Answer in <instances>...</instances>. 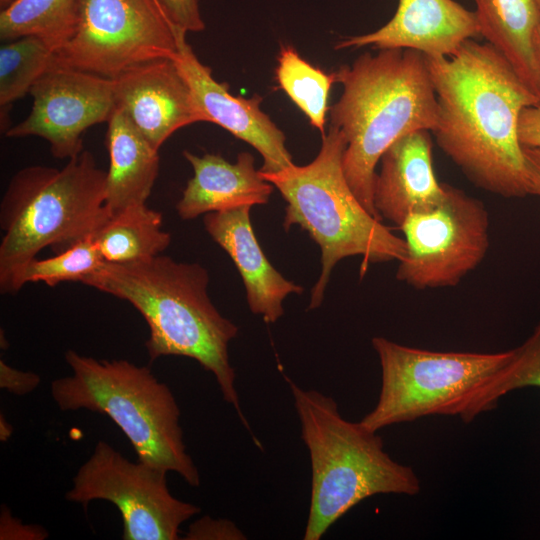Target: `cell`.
<instances>
[{
    "instance_id": "9a60e30c",
    "label": "cell",
    "mask_w": 540,
    "mask_h": 540,
    "mask_svg": "<svg viewBox=\"0 0 540 540\" xmlns=\"http://www.w3.org/2000/svg\"><path fill=\"white\" fill-rule=\"evenodd\" d=\"M479 36L476 14L454 0H399L394 16L374 32L348 37L335 49L372 46L411 49L431 57L453 55Z\"/></svg>"
},
{
    "instance_id": "1f68e13d",
    "label": "cell",
    "mask_w": 540,
    "mask_h": 540,
    "mask_svg": "<svg viewBox=\"0 0 540 540\" xmlns=\"http://www.w3.org/2000/svg\"><path fill=\"white\" fill-rule=\"evenodd\" d=\"M530 195L540 196V149L522 146Z\"/></svg>"
},
{
    "instance_id": "5b68a950",
    "label": "cell",
    "mask_w": 540,
    "mask_h": 540,
    "mask_svg": "<svg viewBox=\"0 0 540 540\" xmlns=\"http://www.w3.org/2000/svg\"><path fill=\"white\" fill-rule=\"evenodd\" d=\"M310 457L312 482L304 540H319L350 509L379 494L414 496L415 471L393 460L377 432L345 419L336 401L288 380Z\"/></svg>"
},
{
    "instance_id": "7402d4cb",
    "label": "cell",
    "mask_w": 540,
    "mask_h": 540,
    "mask_svg": "<svg viewBox=\"0 0 540 540\" xmlns=\"http://www.w3.org/2000/svg\"><path fill=\"white\" fill-rule=\"evenodd\" d=\"M77 6L78 0H17L1 10L0 38L7 42L39 36L60 48L74 32Z\"/></svg>"
},
{
    "instance_id": "277c9868",
    "label": "cell",
    "mask_w": 540,
    "mask_h": 540,
    "mask_svg": "<svg viewBox=\"0 0 540 540\" xmlns=\"http://www.w3.org/2000/svg\"><path fill=\"white\" fill-rule=\"evenodd\" d=\"M106 175L87 150L61 169L33 165L14 174L0 204L1 294L18 293L21 270L42 249L62 252L105 224Z\"/></svg>"
},
{
    "instance_id": "e575fe53",
    "label": "cell",
    "mask_w": 540,
    "mask_h": 540,
    "mask_svg": "<svg viewBox=\"0 0 540 540\" xmlns=\"http://www.w3.org/2000/svg\"><path fill=\"white\" fill-rule=\"evenodd\" d=\"M17 0H0V7L1 10H5L9 6H11L13 3H15Z\"/></svg>"
},
{
    "instance_id": "f1b7e54d",
    "label": "cell",
    "mask_w": 540,
    "mask_h": 540,
    "mask_svg": "<svg viewBox=\"0 0 540 540\" xmlns=\"http://www.w3.org/2000/svg\"><path fill=\"white\" fill-rule=\"evenodd\" d=\"M48 537L45 528L37 525H25L12 516L10 510L1 506L0 539L43 540Z\"/></svg>"
},
{
    "instance_id": "836d02e7",
    "label": "cell",
    "mask_w": 540,
    "mask_h": 540,
    "mask_svg": "<svg viewBox=\"0 0 540 540\" xmlns=\"http://www.w3.org/2000/svg\"><path fill=\"white\" fill-rule=\"evenodd\" d=\"M540 8V0H537ZM534 51H535V59L537 63V68L540 75V23L536 32L535 36V42H534Z\"/></svg>"
},
{
    "instance_id": "83f0119b",
    "label": "cell",
    "mask_w": 540,
    "mask_h": 540,
    "mask_svg": "<svg viewBox=\"0 0 540 540\" xmlns=\"http://www.w3.org/2000/svg\"><path fill=\"white\" fill-rule=\"evenodd\" d=\"M246 536L230 520L204 516L189 526L184 539L188 540H243Z\"/></svg>"
},
{
    "instance_id": "30bf717a",
    "label": "cell",
    "mask_w": 540,
    "mask_h": 540,
    "mask_svg": "<svg viewBox=\"0 0 540 540\" xmlns=\"http://www.w3.org/2000/svg\"><path fill=\"white\" fill-rule=\"evenodd\" d=\"M167 473L139 460L131 462L99 440L65 497L85 509L93 500L114 504L122 517L124 540H177L181 525L200 508L170 493Z\"/></svg>"
},
{
    "instance_id": "ac0fdd59",
    "label": "cell",
    "mask_w": 540,
    "mask_h": 540,
    "mask_svg": "<svg viewBox=\"0 0 540 540\" xmlns=\"http://www.w3.org/2000/svg\"><path fill=\"white\" fill-rule=\"evenodd\" d=\"M194 175L187 182L176 205L184 220L210 212L266 204L274 186L256 170L254 157L241 152L235 163L215 154L195 155L183 152Z\"/></svg>"
},
{
    "instance_id": "603a6c76",
    "label": "cell",
    "mask_w": 540,
    "mask_h": 540,
    "mask_svg": "<svg viewBox=\"0 0 540 540\" xmlns=\"http://www.w3.org/2000/svg\"><path fill=\"white\" fill-rule=\"evenodd\" d=\"M276 80L295 105L307 116L310 124L325 134L328 96L335 72L325 73L299 56L290 46H282L276 67Z\"/></svg>"
},
{
    "instance_id": "d4e9b609",
    "label": "cell",
    "mask_w": 540,
    "mask_h": 540,
    "mask_svg": "<svg viewBox=\"0 0 540 540\" xmlns=\"http://www.w3.org/2000/svg\"><path fill=\"white\" fill-rule=\"evenodd\" d=\"M93 237H88L52 257L30 261L17 278V291L32 282H44L50 287L67 281L82 282L105 262Z\"/></svg>"
},
{
    "instance_id": "5bb4252c",
    "label": "cell",
    "mask_w": 540,
    "mask_h": 540,
    "mask_svg": "<svg viewBox=\"0 0 540 540\" xmlns=\"http://www.w3.org/2000/svg\"><path fill=\"white\" fill-rule=\"evenodd\" d=\"M113 84L116 107L156 150L180 128L206 122L173 59L134 67Z\"/></svg>"
},
{
    "instance_id": "ffe728a7",
    "label": "cell",
    "mask_w": 540,
    "mask_h": 540,
    "mask_svg": "<svg viewBox=\"0 0 540 540\" xmlns=\"http://www.w3.org/2000/svg\"><path fill=\"white\" fill-rule=\"evenodd\" d=\"M479 36L497 50L540 100L534 42L540 23L537 0H473Z\"/></svg>"
},
{
    "instance_id": "6da1fadb",
    "label": "cell",
    "mask_w": 540,
    "mask_h": 540,
    "mask_svg": "<svg viewBox=\"0 0 540 540\" xmlns=\"http://www.w3.org/2000/svg\"><path fill=\"white\" fill-rule=\"evenodd\" d=\"M425 59L441 150L477 187L505 198L530 195L518 122L538 97L487 42L470 39L451 56Z\"/></svg>"
},
{
    "instance_id": "7c38bea8",
    "label": "cell",
    "mask_w": 540,
    "mask_h": 540,
    "mask_svg": "<svg viewBox=\"0 0 540 540\" xmlns=\"http://www.w3.org/2000/svg\"><path fill=\"white\" fill-rule=\"evenodd\" d=\"M29 115L5 132L19 138L45 139L56 159H71L83 149L82 135L93 125L108 122L116 108L113 79L55 61L33 84Z\"/></svg>"
},
{
    "instance_id": "e0dca14e",
    "label": "cell",
    "mask_w": 540,
    "mask_h": 540,
    "mask_svg": "<svg viewBox=\"0 0 540 540\" xmlns=\"http://www.w3.org/2000/svg\"><path fill=\"white\" fill-rule=\"evenodd\" d=\"M250 209L207 213L204 227L237 267L251 312L274 323L284 313L283 300L291 293H302L303 287L284 278L269 262L252 228Z\"/></svg>"
},
{
    "instance_id": "484cf974",
    "label": "cell",
    "mask_w": 540,
    "mask_h": 540,
    "mask_svg": "<svg viewBox=\"0 0 540 540\" xmlns=\"http://www.w3.org/2000/svg\"><path fill=\"white\" fill-rule=\"evenodd\" d=\"M524 387L540 388V321L529 337L512 349V356L496 376L484 401L485 412L507 393Z\"/></svg>"
},
{
    "instance_id": "d6a6232c",
    "label": "cell",
    "mask_w": 540,
    "mask_h": 540,
    "mask_svg": "<svg viewBox=\"0 0 540 540\" xmlns=\"http://www.w3.org/2000/svg\"><path fill=\"white\" fill-rule=\"evenodd\" d=\"M13 434V426L7 421L3 414L0 415V440L6 442Z\"/></svg>"
},
{
    "instance_id": "ba28073f",
    "label": "cell",
    "mask_w": 540,
    "mask_h": 540,
    "mask_svg": "<svg viewBox=\"0 0 540 540\" xmlns=\"http://www.w3.org/2000/svg\"><path fill=\"white\" fill-rule=\"evenodd\" d=\"M372 346L380 362L381 387L375 407L359 422L374 432L433 415L471 422L485 412V396L512 356V349L430 351L379 336Z\"/></svg>"
},
{
    "instance_id": "2e32d148",
    "label": "cell",
    "mask_w": 540,
    "mask_h": 540,
    "mask_svg": "<svg viewBox=\"0 0 540 540\" xmlns=\"http://www.w3.org/2000/svg\"><path fill=\"white\" fill-rule=\"evenodd\" d=\"M379 162L373 202L381 218L400 227L411 214L432 208L444 198L445 185L438 182L433 168L430 131L398 139Z\"/></svg>"
},
{
    "instance_id": "f546056e",
    "label": "cell",
    "mask_w": 540,
    "mask_h": 540,
    "mask_svg": "<svg viewBox=\"0 0 540 540\" xmlns=\"http://www.w3.org/2000/svg\"><path fill=\"white\" fill-rule=\"evenodd\" d=\"M40 381L38 374L18 370L0 360V387L2 389L15 395H26L33 392Z\"/></svg>"
},
{
    "instance_id": "8fae6325",
    "label": "cell",
    "mask_w": 540,
    "mask_h": 540,
    "mask_svg": "<svg viewBox=\"0 0 540 540\" xmlns=\"http://www.w3.org/2000/svg\"><path fill=\"white\" fill-rule=\"evenodd\" d=\"M445 185L437 205L411 214L399 227L406 244L396 278L416 289L456 286L484 259L489 214L463 190Z\"/></svg>"
},
{
    "instance_id": "7a4b0ae2",
    "label": "cell",
    "mask_w": 540,
    "mask_h": 540,
    "mask_svg": "<svg viewBox=\"0 0 540 540\" xmlns=\"http://www.w3.org/2000/svg\"><path fill=\"white\" fill-rule=\"evenodd\" d=\"M81 283L127 301L143 316L149 327L145 346L151 362L162 356H184L211 372L224 401L252 433L229 360V343L238 327L210 300L204 267L160 254L129 263L104 262Z\"/></svg>"
},
{
    "instance_id": "cb8c5ba5",
    "label": "cell",
    "mask_w": 540,
    "mask_h": 540,
    "mask_svg": "<svg viewBox=\"0 0 540 540\" xmlns=\"http://www.w3.org/2000/svg\"><path fill=\"white\" fill-rule=\"evenodd\" d=\"M59 46L43 37L25 36L0 48L1 112L30 92L33 84L52 65Z\"/></svg>"
},
{
    "instance_id": "8992f818",
    "label": "cell",
    "mask_w": 540,
    "mask_h": 540,
    "mask_svg": "<svg viewBox=\"0 0 540 540\" xmlns=\"http://www.w3.org/2000/svg\"><path fill=\"white\" fill-rule=\"evenodd\" d=\"M346 146L344 133L330 124L318 155L309 164L293 163L277 172L259 170L287 202L285 230L298 225L320 246L322 269L309 309L321 305L330 274L343 258L362 256L363 276L370 264L401 261L406 254L404 239L370 214L349 186L343 170Z\"/></svg>"
},
{
    "instance_id": "44dd1931",
    "label": "cell",
    "mask_w": 540,
    "mask_h": 540,
    "mask_svg": "<svg viewBox=\"0 0 540 540\" xmlns=\"http://www.w3.org/2000/svg\"><path fill=\"white\" fill-rule=\"evenodd\" d=\"M162 214L145 204L112 213L94 235L105 262L129 263L160 255L171 242Z\"/></svg>"
},
{
    "instance_id": "9c48e42d",
    "label": "cell",
    "mask_w": 540,
    "mask_h": 540,
    "mask_svg": "<svg viewBox=\"0 0 540 540\" xmlns=\"http://www.w3.org/2000/svg\"><path fill=\"white\" fill-rule=\"evenodd\" d=\"M178 29L156 0H78L74 32L56 61L114 79L139 65L174 59Z\"/></svg>"
},
{
    "instance_id": "3957f363",
    "label": "cell",
    "mask_w": 540,
    "mask_h": 540,
    "mask_svg": "<svg viewBox=\"0 0 540 540\" xmlns=\"http://www.w3.org/2000/svg\"><path fill=\"white\" fill-rule=\"evenodd\" d=\"M335 76L343 92L330 116L347 140L344 174L365 209L382 220L373 202L382 155L403 136L433 132L437 126L438 104L426 59L411 49H382L360 55Z\"/></svg>"
},
{
    "instance_id": "52a82bcc",
    "label": "cell",
    "mask_w": 540,
    "mask_h": 540,
    "mask_svg": "<svg viewBox=\"0 0 540 540\" xmlns=\"http://www.w3.org/2000/svg\"><path fill=\"white\" fill-rule=\"evenodd\" d=\"M65 360L72 374L51 383V396L61 411L85 409L108 416L139 461L175 472L199 487V470L186 451L177 401L148 366L99 360L73 350L66 351Z\"/></svg>"
},
{
    "instance_id": "4fadbf2b",
    "label": "cell",
    "mask_w": 540,
    "mask_h": 540,
    "mask_svg": "<svg viewBox=\"0 0 540 540\" xmlns=\"http://www.w3.org/2000/svg\"><path fill=\"white\" fill-rule=\"evenodd\" d=\"M186 34L178 29V52L173 60L206 122L221 126L254 147L263 158L261 172H277L292 165V156L285 146L286 137L260 109L261 98L232 95L229 85L216 81L211 68L200 62Z\"/></svg>"
},
{
    "instance_id": "d6986e66",
    "label": "cell",
    "mask_w": 540,
    "mask_h": 540,
    "mask_svg": "<svg viewBox=\"0 0 540 540\" xmlns=\"http://www.w3.org/2000/svg\"><path fill=\"white\" fill-rule=\"evenodd\" d=\"M107 124L106 206L112 214L146 203L158 176L159 155L120 108Z\"/></svg>"
},
{
    "instance_id": "4dcf8cb0",
    "label": "cell",
    "mask_w": 540,
    "mask_h": 540,
    "mask_svg": "<svg viewBox=\"0 0 540 540\" xmlns=\"http://www.w3.org/2000/svg\"><path fill=\"white\" fill-rule=\"evenodd\" d=\"M518 138L522 146L540 149V103L522 110L518 122Z\"/></svg>"
},
{
    "instance_id": "4316f807",
    "label": "cell",
    "mask_w": 540,
    "mask_h": 540,
    "mask_svg": "<svg viewBox=\"0 0 540 540\" xmlns=\"http://www.w3.org/2000/svg\"><path fill=\"white\" fill-rule=\"evenodd\" d=\"M156 2L176 28L185 32H199L205 29L199 0H156Z\"/></svg>"
}]
</instances>
